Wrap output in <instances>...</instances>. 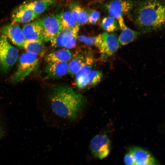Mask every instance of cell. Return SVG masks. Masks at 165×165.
<instances>
[{"label":"cell","mask_w":165,"mask_h":165,"mask_svg":"<svg viewBox=\"0 0 165 165\" xmlns=\"http://www.w3.org/2000/svg\"><path fill=\"white\" fill-rule=\"evenodd\" d=\"M88 13V21L90 24H95L98 21L100 16L99 12L95 10H91Z\"/></svg>","instance_id":"obj_25"},{"label":"cell","mask_w":165,"mask_h":165,"mask_svg":"<svg viewBox=\"0 0 165 165\" xmlns=\"http://www.w3.org/2000/svg\"><path fill=\"white\" fill-rule=\"evenodd\" d=\"M133 9L134 23L142 31H157L164 26L165 5L160 0H142Z\"/></svg>","instance_id":"obj_2"},{"label":"cell","mask_w":165,"mask_h":165,"mask_svg":"<svg viewBox=\"0 0 165 165\" xmlns=\"http://www.w3.org/2000/svg\"><path fill=\"white\" fill-rule=\"evenodd\" d=\"M90 147L93 156L101 160L106 157L110 153V141L105 133H100L92 138L90 142Z\"/></svg>","instance_id":"obj_8"},{"label":"cell","mask_w":165,"mask_h":165,"mask_svg":"<svg viewBox=\"0 0 165 165\" xmlns=\"http://www.w3.org/2000/svg\"><path fill=\"white\" fill-rule=\"evenodd\" d=\"M79 40L88 45H95L96 42V37H88L81 35L78 37Z\"/></svg>","instance_id":"obj_26"},{"label":"cell","mask_w":165,"mask_h":165,"mask_svg":"<svg viewBox=\"0 0 165 165\" xmlns=\"http://www.w3.org/2000/svg\"><path fill=\"white\" fill-rule=\"evenodd\" d=\"M5 130L4 124L0 117V138L5 135Z\"/></svg>","instance_id":"obj_28"},{"label":"cell","mask_w":165,"mask_h":165,"mask_svg":"<svg viewBox=\"0 0 165 165\" xmlns=\"http://www.w3.org/2000/svg\"><path fill=\"white\" fill-rule=\"evenodd\" d=\"M38 63L37 55L27 51L23 53L20 57L18 68L11 78V82L16 83L23 80L36 68Z\"/></svg>","instance_id":"obj_4"},{"label":"cell","mask_w":165,"mask_h":165,"mask_svg":"<svg viewBox=\"0 0 165 165\" xmlns=\"http://www.w3.org/2000/svg\"><path fill=\"white\" fill-rule=\"evenodd\" d=\"M135 5L131 0H109L105 4L104 8L109 16L117 20L119 28L122 30L126 27L123 16L133 10Z\"/></svg>","instance_id":"obj_3"},{"label":"cell","mask_w":165,"mask_h":165,"mask_svg":"<svg viewBox=\"0 0 165 165\" xmlns=\"http://www.w3.org/2000/svg\"><path fill=\"white\" fill-rule=\"evenodd\" d=\"M130 154L134 165L156 164L154 157L148 152L141 148L134 146L128 151Z\"/></svg>","instance_id":"obj_11"},{"label":"cell","mask_w":165,"mask_h":165,"mask_svg":"<svg viewBox=\"0 0 165 165\" xmlns=\"http://www.w3.org/2000/svg\"><path fill=\"white\" fill-rule=\"evenodd\" d=\"M138 32L133 31L127 26L122 30L118 38L120 45H125L135 40Z\"/></svg>","instance_id":"obj_22"},{"label":"cell","mask_w":165,"mask_h":165,"mask_svg":"<svg viewBox=\"0 0 165 165\" xmlns=\"http://www.w3.org/2000/svg\"><path fill=\"white\" fill-rule=\"evenodd\" d=\"M0 31L3 35L9 38L14 45L24 48L25 40L22 30L17 24H7L2 27Z\"/></svg>","instance_id":"obj_9"},{"label":"cell","mask_w":165,"mask_h":165,"mask_svg":"<svg viewBox=\"0 0 165 165\" xmlns=\"http://www.w3.org/2000/svg\"><path fill=\"white\" fill-rule=\"evenodd\" d=\"M24 3L29 9L38 15L52 8L56 4L54 0H35Z\"/></svg>","instance_id":"obj_16"},{"label":"cell","mask_w":165,"mask_h":165,"mask_svg":"<svg viewBox=\"0 0 165 165\" xmlns=\"http://www.w3.org/2000/svg\"><path fill=\"white\" fill-rule=\"evenodd\" d=\"M70 8L72 15L78 24H84L88 21V13L79 5L72 4L70 6Z\"/></svg>","instance_id":"obj_20"},{"label":"cell","mask_w":165,"mask_h":165,"mask_svg":"<svg viewBox=\"0 0 165 165\" xmlns=\"http://www.w3.org/2000/svg\"><path fill=\"white\" fill-rule=\"evenodd\" d=\"M87 54L77 52L72 56L68 65V72L71 75L75 74L84 65Z\"/></svg>","instance_id":"obj_18"},{"label":"cell","mask_w":165,"mask_h":165,"mask_svg":"<svg viewBox=\"0 0 165 165\" xmlns=\"http://www.w3.org/2000/svg\"><path fill=\"white\" fill-rule=\"evenodd\" d=\"M43 41H51L62 29L60 14H52L42 18Z\"/></svg>","instance_id":"obj_7"},{"label":"cell","mask_w":165,"mask_h":165,"mask_svg":"<svg viewBox=\"0 0 165 165\" xmlns=\"http://www.w3.org/2000/svg\"><path fill=\"white\" fill-rule=\"evenodd\" d=\"M96 38L95 45L99 49L101 57L103 59L113 54L119 47L118 38L115 34L105 32Z\"/></svg>","instance_id":"obj_6"},{"label":"cell","mask_w":165,"mask_h":165,"mask_svg":"<svg viewBox=\"0 0 165 165\" xmlns=\"http://www.w3.org/2000/svg\"><path fill=\"white\" fill-rule=\"evenodd\" d=\"M77 34L71 29L62 28L56 36L51 41L52 47L57 48L64 47L72 40L77 38Z\"/></svg>","instance_id":"obj_15"},{"label":"cell","mask_w":165,"mask_h":165,"mask_svg":"<svg viewBox=\"0 0 165 165\" xmlns=\"http://www.w3.org/2000/svg\"><path fill=\"white\" fill-rule=\"evenodd\" d=\"M38 15L29 9L24 3L14 9L11 15L13 20L17 22L22 23L30 22Z\"/></svg>","instance_id":"obj_12"},{"label":"cell","mask_w":165,"mask_h":165,"mask_svg":"<svg viewBox=\"0 0 165 165\" xmlns=\"http://www.w3.org/2000/svg\"><path fill=\"white\" fill-rule=\"evenodd\" d=\"M124 162L127 165H134L133 161L130 153L127 151L124 157Z\"/></svg>","instance_id":"obj_27"},{"label":"cell","mask_w":165,"mask_h":165,"mask_svg":"<svg viewBox=\"0 0 165 165\" xmlns=\"http://www.w3.org/2000/svg\"><path fill=\"white\" fill-rule=\"evenodd\" d=\"M62 28L70 29L77 34L79 25L76 21L71 11H66L60 13Z\"/></svg>","instance_id":"obj_19"},{"label":"cell","mask_w":165,"mask_h":165,"mask_svg":"<svg viewBox=\"0 0 165 165\" xmlns=\"http://www.w3.org/2000/svg\"><path fill=\"white\" fill-rule=\"evenodd\" d=\"M24 48L27 52L40 56H43L45 53V47L42 41L25 40Z\"/></svg>","instance_id":"obj_21"},{"label":"cell","mask_w":165,"mask_h":165,"mask_svg":"<svg viewBox=\"0 0 165 165\" xmlns=\"http://www.w3.org/2000/svg\"><path fill=\"white\" fill-rule=\"evenodd\" d=\"M40 109L48 125L61 130L75 126L84 116L87 102L83 96L68 86L55 87Z\"/></svg>","instance_id":"obj_1"},{"label":"cell","mask_w":165,"mask_h":165,"mask_svg":"<svg viewBox=\"0 0 165 165\" xmlns=\"http://www.w3.org/2000/svg\"><path fill=\"white\" fill-rule=\"evenodd\" d=\"M68 62L47 63L45 70L48 76L50 78H59L68 72Z\"/></svg>","instance_id":"obj_13"},{"label":"cell","mask_w":165,"mask_h":165,"mask_svg":"<svg viewBox=\"0 0 165 165\" xmlns=\"http://www.w3.org/2000/svg\"><path fill=\"white\" fill-rule=\"evenodd\" d=\"M18 57L17 50L4 35L0 36V71L6 72L15 64Z\"/></svg>","instance_id":"obj_5"},{"label":"cell","mask_w":165,"mask_h":165,"mask_svg":"<svg viewBox=\"0 0 165 165\" xmlns=\"http://www.w3.org/2000/svg\"><path fill=\"white\" fill-rule=\"evenodd\" d=\"M103 74L100 71L91 70L80 79L75 82L77 86L80 89L91 87L96 86L101 81Z\"/></svg>","instance_id":"obj_14"},{"label":"cell","mask_w":165,"mask_h":165,"mask_svg":"<svg viewBox=\"0 0 165 165\" xmlns=\"http://www.w3.org/2000/svg\"><path fill=\"white\" fill-rule=\"evenodd\" d=\"M94 63V59L93 56L91 54L88 53L84 65L75 74V82L83 78L92 70Z\"/></svg>","instance_id":"obj_23"},{"label":"cell","mask_w":165,"mask_h":165,"mask_svg":"<svg viewBox=\"0 0 165 165\" xmlns=\"http://www.w3.org/2000/svg\"><path fill=\"white\" fill-rule=\"evenodd\" d=\"M22 30L25 40L43 41L42 18L25 24Z\"/></svg>","instance_id":"obj_10"},{"label":"cell","mask_w":165,"mask_h":165,"mask_svg":"<svg viewBox=\"0 0 165 165\" xmlns=\"http://www.w3.org/2000/svg\"><path fill=\"white\" fill-rule=\"evenodd\" d=\"M100 25L103 30L108 32H113L119 28L117 20L110 16L104 17L100 22Z\"/></svg>","instance_id":"obj_24"},{"label":"cell","mask_w":165,"mask_h":165,"mask_svg":"<svg viewBox=\"0 0 165 165\" xmlns=\"http://www.w3.org/2000/svg\"><path fill=\"white\" fill-rule=\"evenodd\" d=\"M73 55L68 49H61L53 51L45 58L46 63L51 62H68L72 58Z\"/></svg>","instance_id":"obj_17"}]
</instances>
